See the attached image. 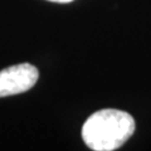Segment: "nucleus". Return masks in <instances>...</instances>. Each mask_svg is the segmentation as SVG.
Masks as SVG:
<instances>
[{
  "instance_id": "obj_1",
  "label": "nucleus",
  "mask_w": 151,
  "mask_h": 151,
  "mask_svg": "<svg viewBox=\"0 0 151 151\" xmlns=\"http://www.w3.org/2000/svg\"><path fill=\"white\" fill-rule=\"evenodd\" d=\"M134 131L135 121L130 113L107 108L88 117L82 127V137L94 151H112L121 147Z\"/></svg>"
},
{
  "instance_id": "obj_2",
  "label": "nucleus",
  "mask_w": 151,
  "mask_h": 151,
  "mask_svg": "<svg viewBox=\"0 0 151 151\" xmlns=\"http://www.w3.org/2000/svg\"><path fill=\"white\" fill-rule=\"evenodd\" d=\"M39 78L38 69L29 63L10 65L0 70V97L27 92Z\"/></svg>"
},
{
  "instance_id": "obj_3",
  "label": "nucleus",
  "mask_w": 151,
  "mask_h": 151,
  "mask_svg": "<svg viewBox=\"0 0 151 151\" xmlns=\"http://www.w3.org/2000/svg\"><path fill=\"white\" fill-rule=\"evenodd\" d=\"M49 1H54V3H70L73 0H49Z\"/></svg>"
}]
</instances>
